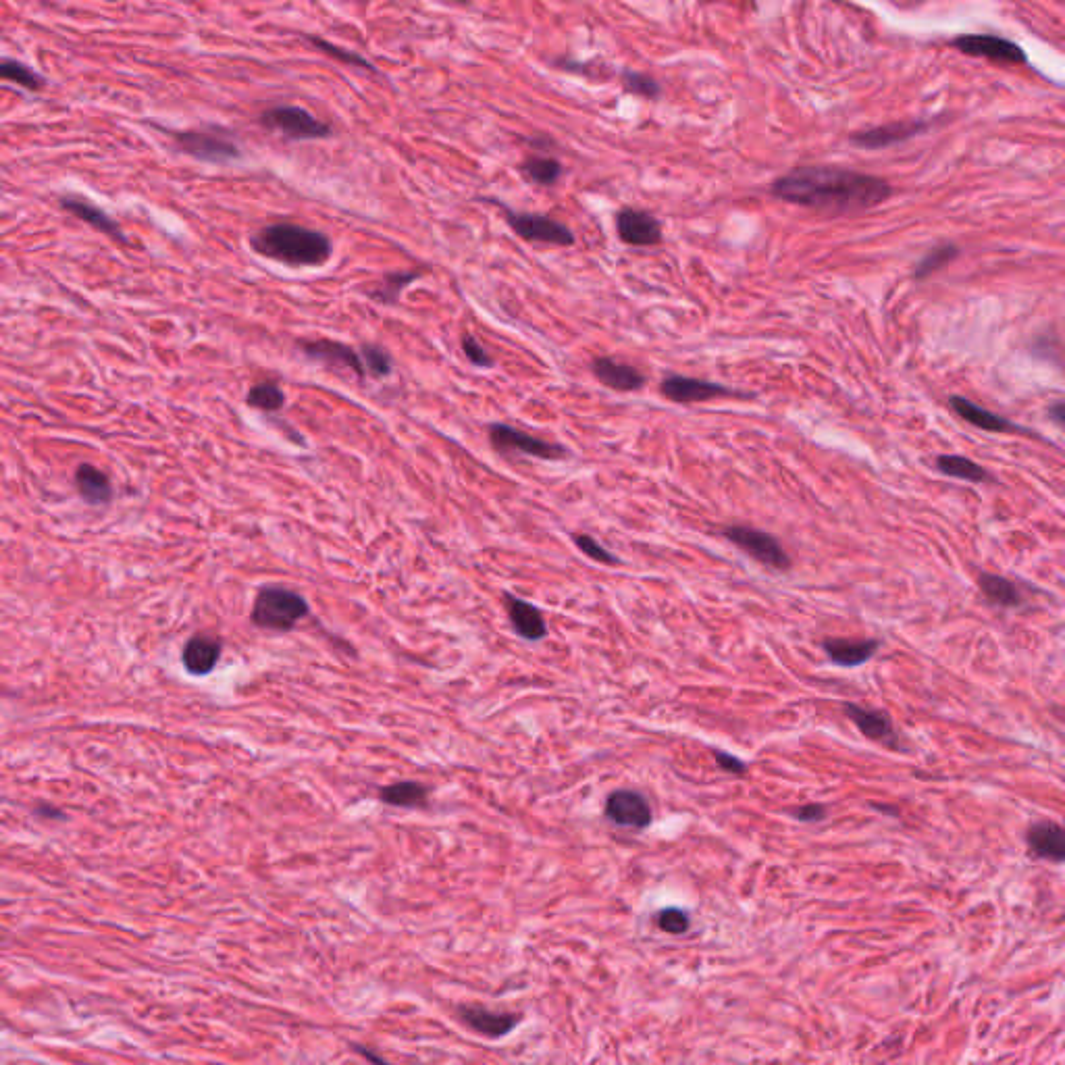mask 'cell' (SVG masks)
Instances as JSON below:
<instances>
[{"instance_id": "1", "label": "cell", "mask_w": 1065, "mask_h": 1065, "mask_svg": "<svg viewBox=\"0 0 1065 1065\" xmlns=\"http://www.w3.org/2000/svg\"><path fill=\"white\" fill-rule=\"evenodd\" d=\"M770 194L822 213H862L885 202L891 186L876 175L841 167H799L772 181Z\"/></svg>"}, {"instance_id": "2", "label": "cell", "mask_w": 1065, "mask_h": 1065, "mask_svg": "<svg viewBox=\"0 0 1065 1065\" xmlns=\"http://www.w3.org/2000/svg\"><path fill=\"white\" fill-rule=\"evenodd\" d=\"M256 254L290 267H321L331 258V242L325 233L296 223H273L250 238Z\"/></svg>"}, {"instance_id": "3", "label": "cell", "mask_w": 1065, "mask_h": 1065, "mask_svg": "<svg viewBox=\"0 0 1065 1065\" xmlns=\"http://www.w3.org/2000/svg\"><path fill=\"white\" fill-rule=\"evenodd\" d=\"M171 138L181 152L196 161L229 163L242 157L236 136L223 127L184 129V132H171Z\"/></svg>"}, {"instance_id": "4", "label": "cell", "mask_w": 1065, "mask_h": 1065, "mask_svg": "<svg viewBox=\"0 0 1065 1065\" xmlns=\"http://www.w3.org/2000/svg\"><path fill=\"white\" fill-rule=\"evenodd\" d=\"M306 614H308V604L302 595L290 589L269 587L258 593L252 620H254V625L263 627V629L290 631Z\"/></svg>"}, {"instance_id": "5", "label": "cell", "mask_w": 1065, "mask_h": 1065, "mask_svg": "<svg viewBox=\"0 0 1065 1065\" xmlns=\"http://www.w3.org/2000/svg\"><path fill=\"white\" fill-rule=\"evenodd\" d=\"M483 200L500 206L508 225L514 229L518 238H523L527 242L562 246V248L575 244V233L570 231L562 221H556L548 215H539V213H516L496 198H483Z\"/></svg>"}, {"instance_id": "6", "label": "cell", "mask_w": 1065, "mask_h": 1065, "mask_svg": "<svg viewBox=\"0 0 1065 1065\" xmlns=\"http://www.w3.org/2000/svg\"><path fill=\"white\" fill-rule=\"evenodd\" d=\"M261 125L290 140H325L333 134L329 123L294 105H277L263 111Z\"/></svg>"}, {"instance_id": "7", "label": "cell", "mask_w": 1065, "mask_h": 1065, "mask_svg": "<svg viewBox=\"0 0 1065 1065\" xmlns=\"http://www.w3.org/2000/svg\"><path fill=\"white\" fill-rule=\"evenodd\" d=\"M489 441L500 454H525L541 460H562L568 456V450L560 444H552L541 437L514 429L506 423L489 425Z\"/></svg>"}, {"instance_id": "8", "label": "cell", "mask_w": 1065, "mask_h": 1065, "mask_svg": "<svg viewBox=\"0 0 1065 1065\" xmlns=\"http://www.w3.org/2000/svg\"><path fill=\"white\" fill-rule=\"evenodd\" d=\"M724 537L729 539L733 545H737L741 552H745L747 556H751L753 560H758L760 564L768 568H774V570L791 568V558L785 552L781 541L766 531L753 529L747 525H733V527L724 529Z\"/></svg>"}, {"instance_id": "9", "label": "cell", "mask_w": 1065, "mask_h": 1065, "mask_svg": "<svg viewBox=\"0 0 1065 1065\" xmlns=\"http://www.w3.org/2000/svg\"><path fill=\"white\" fill-rule=\"evenodd\" d=\"M660 392L666 400L677 402V404H699V402H710L714 398H729V396L753 398V394L737 392V389L724 387L714 381H704V379L685 377V375H668L660 385Z\"/></svg>"}, {"instance_id": "10", "label": "cell", "mask_w": 1065, "mask_h": 1065, "mask_svg": "<svg viewBox=\"0 0 1065 1065\" xmlns=\"http://www.w3.org/2000/svg\"><path fill=\"white\" fill-rule=\"evenodd\" d=\"M953 46L957 50H961V53H966V55L984 57V59L999 61V63L1018 65V63H1026L1028 61L1022 46H1018L1016 42H1011L1007 38H1001V36L964 34V36H959V38L953 40Z\"/></svg>"}, {"instance_id": "11", "label": "cell", "mask_w": 1065, "mask_h": 1065, "mask_svg": "<svg viewBox=\"0 0 1065 1065\" xmlns=\"http://www.w3.org/2000/svg\"><path fill=\"white\" fill-rule=\"evenodd\" d=\"M618 238L635 248H649L662 244V223L647 211L625 206L616 213Z\"/></svg>"}, {"instance_id": "12", "label": "cell", "mask_w": 1065, "mask_h": 1065, "mask_svg": "<svg viewBox=\"0 0 1065 1065\" xmlns=\"http://www.w3.org/2000/svg\"><path fill=\"white\" fill-rule=\"evenodd\" d=\"M604 814L616 826L637 828V830L647 828L654 818L645 795L637 791H629V789H618L610 793L606 799Z\"/></svg>"}, {"instance_id": "13", "label": "cell", "mask_w": 1065, "mask_h": 1065, "mask_svg": "<svg viewBox=\"0 0 1065 1065\" xmlns=\"http://www.w3.org/2000/svg\"><path fill=\"white\" fill-rule=\"evenodd\" d=\"M298 348L304 356L325 362V365L344 367L358 377L367 375L365 362H362L360 352H356L354 348L346 344L331 342V340H304V342H298Z\"/></svg>"}, {"instance_id": "14", "label": "cell", "mask_w": 1065, "mask_h": 1065, "mask_svg": "<svg viewBox=\"0 0 1065 1065\" xmlns=\"http://www.w3.org/2000/svg\"><path fill=\"white\" fill-rule=\"evenodd\" d=\"M845 714L866 739L882 743L891 749H899V735L887 712L870 710V708H862L855 704H845Z\"/></svg>"}, {"instance_id": "15", "label": "cell", "mask_w": 1065, "mask_h": 1065, "mask_svg": "<svg viewBox=\"0 0 1065 1065\" xmlns=\"http://www.w3.org/2000/svg\"><path fill=\"white\" fill-rule=\"evenodd\" d=\"M59 204L61 209L71 213L73 217H77L80 221L88 223L90 227L98 229L100 233H105V236L113 238L115 242H125L123 238V231H121V225L107 213L102 211L100 206H96L94 202H90L88 198L84 196H77V194H67V196H61L59 198Z\"/></svg>"}, {"instance_id": "16", "label": "cell", "mask_w": 1065, "mask_h": 1065, "mask_svg": "<svg viewBox=\"0 0 1065 1065\" xmlns=\"http://www.w3.org/2000/svg\"><path fill=\"white\" fill-rule=\"evenodd\" d=\"M460 1018L466 1026L489 1038H502L521 1024V1016H516V1013L491 1011L479 1005L460 1007Z\"/></svg>"}, {"instance_id": "17", "label": "cell", "mask_w": 1065, "mask_h": 1065, "mask_svg": "<svg viewBox=\"0 0 1065 1065\" xmlns=\"http://www.w3.org/2000/svg\"><path fill=\"white\" fill-rule=\"evenodd\" d=\"M591 371L597 379H600V383H604L610 389H616V392H637V389H641L647 381V377L639 369H635L633 365H627V362L614 360L610 356L595 358L591 362Z\"/></svg>"}, {"instance_id": "18", "label": "cell", "mask_w": 1065, "mask_h": 1065, "mask_svg": "<svg viewBox=\"0 0 1065 1065\" xmlns=\"http://www.w3.org/2000/svg\"><path fill=\"white\" fill-rule=\"evenodd\" d=\"M1026 843L1032 855L1049 862H1065V826L1055 822H1036L1028 828Z\"/></svg>"}, {"instance_id": "19", "label": "cell", "mask_w": 1065, "mask_h": 1065, "mask_svg": "<svg viewBox=\"0 0 1065 1065\" xmlns=\"http://www.w3.org/2000/svg\"><path fill=\"white\" fill-rule=\"evenodd\" d=\"M504 604L508 610V618L512 622V629L516 631L518 637H523L527 641H541L545 635H548V625H545V618L539 608H535L533 604L521 600V597H514L510 593L504 595Z\"/></svg>"}, {"instance_id": "20", "label": "cell", "mask_w": 1065, "mask_h": 1065, "mask_svg": "<svg viewBox=\"0 0 1065 1065\" xmlns=\"http://www.w3.org/2000/svg\"><path fill=\"white\" fill-rule=\"evenodd\" d=\"M822 649L833 664L843 666V668H853V666H862L870 662L880 649V641L878 639H864V641L824 639Z\"/></svg>"}, {"instance_id": "21", "label": "cell", "mask_w": 1065, "mask_h": 1065, "mask_svg": "<svg viewBox=\"0 0 1065 1065\" xmlns=\"http://www.w3.org/2000/svg\"><path fill=\"white\" fill-rule=\"evenodd\" d=\"M926 127L922 121H901V123H889L880 125L874 129H866V132H857L851 136V142L862 148H885L897 142H903L907 138L916 136Z\"/></svg>"}, {"instance_id": "22", "label": "cell", "mask_w": 1065, "mask_h": 1065, "mask_svg": "<svg viewBox=\"0 0 1065 1065\" xmlns=\"http://www.w3.org/2000/svg\"><path fill=\"white\" fill-rule=\"evenodd\" d=\"M221 656V643L209 635H196L184 649V666L192 674H209Z\"/></svg>"}, {"instance_id": "23", "label": "cell", "mask_w": 1065, "mask_h": 1065, "mask_svg": "<svg viewBox=\"0 0 1065 1065\" xmlns=\"http://www.w3.org/2000/svg\"><path fill=\"white\" fill-rule=\"evenodd\" d=\"M951 406L953 410L959 414L961 419L968 421L970 425L978 427V429H984V431H993V433H1007V431H1013L1018 429L1013 423H1009L1007 419L999 417V414L986 410L966 398H959V396H953L951 398Z\"/></svg>"}, {"instance_id": "24", "label": "cell", "mask_w": 1065, "mask_h": 1065, "mask_svg": "<svg viewBox=\"0 0 1065 1065\" xmlns=\"http://www.w3.org/2000/svg\"><path fill=\"white\" fill-rule=\"evenodd\" d=\"M978 585H980L982 595L986 597V602L993 604V606L1018 608V606L1024 604V597H1022L1020 587L1016 583H1011L1009 579L1001 577V575L980 573L978 575Z\"/></svg>"}, {"instance_id": "25", "label": "cell", "mask_w": 1065, "mask_h": 1065, "mask_svg": "<svg viewBox=\"0 0 1065 1065\" xmlns=\"http://www.w3.org/2000/svg\"><path fill=\"white\" fill-rule=\"evenodd\" d=\"M75 485H77V491L82 493V498L90 504H105L113 496V487H111L109 477L92 464L77 466Z\"/></svg>"}, {"instance_id": "26", "label": "cell", "mask_w": 1065, "mask_h": 1065, "mask_svg": "<svg viewBox=\"0 0 1065 1065\" xmlns=\"http://www.w3.org/2000/svg\"><path fill=\"white\" fill-rule=\"evenodd\" d=\"M937 469L943 475L953 477V479H961V481H970V483L991 481L989 473H986L980 464H976L974 460L964 458V456H953V454L939 456L937 458Z\"/></svg>"}, {"instance_id": "27", "label": "cell", "mask_w": 1065, "mask_h": 1065, "mask_svg": "<svg viewBox=\"0 0 1065 1065\" xmlns=\"http://www.w3.org/2000/svg\"><path fill=\"white\" fill-rule=\"evenodd\" d=\"M423 273L421 271H396L383 277V281L369 292V296L385 306H392L400 300V294L408 288L410 283L417 281Z\"/></svg>"}, {"instance_id": "28", "label": "cell", "mask_w": 1065, "mask_h": 1065, "mask_svg": "<svg viewBox=\"0 0 1065 1065\" xmlns=\"http://www.w3.org/2000/svg\"><path fill=\"white\" fill-rule=\"evenodd\" d=\"M427 787L421 783H396L392 787L381 789V799L389 805H398V808H423L427 803Z\"/></svg>"}, {"instance_id": "29", "label": "cell", "mask_w": 1065, "mask_h": 1065, "mask_svg": "<svg viewBox=\"0 0 1065 1065\" xmlns=\"http://www.w3.org/2000/svg\"><path fill=\"white\" fill-rule=\"evenodd\" d=\"M521 173L537 186H554L562 177V165L552 157H541L539 154V157H529L521 165Z\"/></svg>"}, {"instance_id": "30", "label": "cell", "mask_w": 1065, "mask_h": 1065, "mask_svg": "<svg viewBox=\"0 0 1065 1065\" xmlns=\"http://www.w3.org/2000/svg\"><path fill=\"white\" fill-rule=\"evenodd\" d=\"M0 75H3V80L15 82L17 86L30 92H40L46 86V80L40 73L32 71L28 65H23L13 59L3 61V65H0Z\"/></svg>"}, {"instance_id": "31", "label": "cell", "mask_w": 1065, "mask_h": 1065, "mask_svg": "<svg viewBox=\"0 0 1065 1065\" xmlns=\"http://www.w3.org/2000/svg\"><path fill=\"white\" fill-rule=\"evenodd\" d=\"M246 404L256 410L275 412L285 406V394H283V389L275 383H269V381L258 383L250 387V392L246 394Z\"/></svg>"}, {"instance_id": "32", "label": "cell", "mask_w": 1065, "mask_h": 1065, "mask_svg": "<svg viewBox=\"0 0 1065 1065\" xmlns=\"http://www.w3.org/2000/svg\"><path fill=\"white\" fill-rule=\"evenodd\" d=\"M957 254H959V250H957V246H953V244H943V246L932 248V250L922 258V261L916 265V269H914V277H916V279H924V277H928V275H932V273L941 271L945 265H949V263L953 261V258H955Z\"/></svg>"}, {"instance_id": "33", "label": "cell", "mask_w": 1065, "mask_h": 1065, "mask_svg": "<svg viewBox=\"0 0 1065 1065\" xmlns=\"http://www.w3.org/2000/svg\"><path fill=\"white\" fill-rule=\"evenodd\" d=\"M622 88H625L629 94L643 96V98H649V100H656L662 94V88L654 80V77L647 75V73H641V71H625V73H622Z\"/></svg>"}, {"instance_id": "34", "label": "cell", "mask_w": 1065, "mask_h": 1065, "mask_svg": "<svg viewBox=\"0 0 1065 1065\" xmlns=\"http://www.w3.org/2000/svg\"><path fill=\"white\" fill-rule=\"evenodd\" d=\"M360 356H362V362H365L367 373L377 377V379L387 377L394 369L392 356H389V352L385 348H381V346H373V344L362 346L360 348Z\"/></svg>"}, {"instance_id": "35", "label": "cell", "mask_w": 1065, "mask_h": 1065, "mask_svg": "<svg viewBox=\"0 0 1065 1065\" xmlns=\"http://www.w3.org/2000/svg\"><path fill=\"white\" fill-rule=\"evenodd\" d=\"M304 38H306L310 44H313L315 48H319L321 53H325L327 57H331V59H337V61H342V63H350V65H358V67L369 69V71H375V67H373L371 61H367L365 57H360L358 53H352V50H346V48H342V46L331 44V42H327V40H323V38H319V36H304Z\"/></svg>"}, {"instance_id": "36", "label": "cell", "mask_w": 1065, "mask_h": 1065, "mask_svg": "<svg viewBox=\"0 0 1065 1065\" xmlns=\"http://www.w3.org/2000/svg\"><path fill=\"white\" fill-rule=\"evenodd\" d=\"M689 924H691L689 916L679 907H666L658 914V926L666 934H677L679 937V934H685L689 930Z\"/></svg>"}, {"instance_id": "37", "label": "cell", "mask_w": 1065, "mask_h": 1065, "mask_svg": "<svg viewBox=\"0 0 1065 1065\" xmlns=\"http://www.w3.org/2000/svg\"><path fill=\"white\" fill-rule=\"evenodd\" d=\"M573 539H575V543H577V548H579L585 556H589L591 560H595V562H602V564H618V562H620L612 552H608V550L604 548V545L597 543L591 535H575Z\"/></svg>"}, {"instance_id": "38", "label": "cell", "mask_w": 1065, "mask_h": 1065, "mask_svg": "<svg viewBox=\"0 0 1065 1065\" xmlns=\"http://www.w3.org/2000/svg\"><path fill=\"white\" fill-rule=\"evenodd\" d=\"M462 352H464L466 358L473 362L475 367H481V369L493 367V358L489 356V352L479 344V340L473 335H462Z\"/></svg>"}, {"instance_id": "39", "label": "cell", "mask_w": 1065, "mask_h": 1065, "mask_svg": "<svg viewBox=\"0 0 1065 1065\" xmlns=\"http://www.w3.org/2000/svg\"><path fill=\"white\" fill-rule=\"evenodd\" d=\"M714 758H716V764H718L722 770H726V772H731V774H735V776H745V774H747V764L741 762L739 758L731 756V753L720 751V749H714Z\"/></svg>"}, {"instance_id": "40", "label": "cell", "mask_w": 1065, "mask_h": 1065, "mask_svg": "<svg viewBox=\"0 0 1065 1065\" xmlns=\"http://www.w3.org/2000/svg\"><path fill=\"white\" fill-rule=\"evenodd\" d=\"M791 816L799 822H820L826 818V808L820 803H810V805H801V808L793 810Z\"/></svg>"}, {"instance_id": "41", "label": "cell", "mask_w": 1065, "mask_h": 1065, "mask_svg": "<svg viewBox=\"0 0 1065 1065\" xmlns=\"http://www.w3.org/2000/svg\"><path fill=\"white\" fill-rule=\"evenodd\" d=\"M354 1051H356L358 1055H362V1057H365L367 1061H371L373 1065H392V1063H389L387 1059H383L381 1055H377V1053H375L373 1049H369V1047H362V1045H354Z\"/></svg>"}, {"instance_id": "42", "label": "cell", "mask_w": 1065, "mask_h": 1065, "mask_svg": "<svg viewBox=\"0 0 1065 1065\" xmlns=\"http://www.w3.org/2000/svg\"><path fill=\"white\" fill-rule=\"evenodd\" d=\"M1049 417H1051L1061 429H1065V402L1053 404V406L1049 408Z\"/></svg>"}]
</instances>
